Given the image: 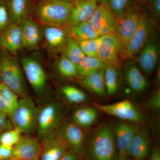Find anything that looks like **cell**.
Returning a JSON list of instances; mask_svg holds the SVG:
<instances>
[{"mask_svg": "<svg viewBox=\"0 0 160 160\" xmlns=\"http://www.w3.org/2000/svg\"><path fill=\"white\" fill-rule=\"evenodd\" d=\"M88 151L93 160H115L117 149L112 128L108 123L103 124L92 135Z\"/></svg>", "mask_w": 160, "mask_h": 160, "instance_id": "1", "label": "cell"}, {"mask_svg": "<svg viewBox=\"0 0 160 160\" xmlns=\"http://www.w3.org/2000/svg\"><path fill=\"white\" fill-rule=\"evenodd\" d=\"M1 82L21 98L29 96L22 69L17 60L4 51L0 52Z\"/></svg>", "mask_w": 160, "mask_h": 160, "instance_id": "2", "label": "cell"}, {"mask_svg": "<svg viewBox=\"0 0 160 160\" xmlns=\"http://www.w3.org/2000/svg\"><path fill=\"white\" fill-rule=\"evenodd\" d=\"M38 109L30 96L20 99L18 105L10 119L12 126L23 135L36 132Z\"/></svg>", "mask_w": 160, "mask_h": 160, "instance_id": "3", "label": "cell"}, {"mask_svg": "<svg viewBox=\"0 0 160 160\" xmlns=\"http://www.w3.org/2000/svg\"><path fill=\"white\" fill-rule=\"evenodd\" d=\"M73 4L64 1H43L36 9V15L48 25L62 26L67 25Z\"/></svg>", "mask_w": 160, "mask_h": 160, "instance_id": "4", "label": "cell"}, {"mask_svg": "<svg viewBox=\"0 0 160 160\" xmlns=\"http://www.w3.org/2000/svg\"><path fill=\"white\" fill-rule=\"evenodd\" d=\"M64 109L56 102L47 103L38 109L37 138L40 141L53 132L63 121Z\"/></svg>", "mask_w": 160, "mask_h": 160, "instance_id": "5", "label": "cell"}, {"mask_svg": "<svg viewBox=\"0 0 160 160\" xmlns=\"http://www.w3.org/2000/svg\"><path fill=\"white\" fill-rule=\"evenodd\" d=\"M153 29L151 20L143 12L134 33L126 47L120 52V58L126 61L133 59L150 39Z\"/></svg>", "mask_w": 160, "mask_h": 160, "instance_id": "6", "label": "cell"}, {"mask_svg": "<svg viewBox=\"0 0 160 160\" xmlns=\"http://www.w3.org/2000/svg\"><path fill=\"white\" fill-rule=\"evenodd\" d=\"M54 132L68 150L74 152L82 157L86 141L84 129L72 121L63 120Z\"/></svg>", "mask_w": 160, "mask_h": 160, "instance_id": "7", "label": "cell"}, {"mask_svg": "<svg viewBox=\"0 0 160 160\" xmlns=\"http://www.w3.org/2000/svg\"><path fill=\"white\" fill-rule=\"evenodd\" d=\"M142 13L137 5H129L119 17L117 18L116 34L121 44L120 52L126 47L134 33Z\"/></svg>", "mask_w": 160, "mask_h": 160, "instance_id": "8", "label": "cell"}, {"mask_svg": "<svg viewBox=\"0 0 160 160\" xmlns=\"http://www.w3.org/2000/svg\"><path fill=\"white\" fill-rule=\"evenodd\" d=\"M23 72L30 86L38 96H42L47 88L46 72L39 61L32 57H24L21 61Z\"/></svg>", "mask_w": 160, "mask_h": 160, "instance_id": "9", "label": "cell"}, {"mask_svg": "<svg viewBox=\"0 0 160 160\" xmlns=\"http://www.w3.org/2000/svg\"><path fill=\"white\" fill-rule=\"evenodd\" d=\"M97 57L106 66H121L120 52L121 44L116 33L106 35L97 38Z\"/></svg>", "mask_w": 160, "mask_h": 160, "instance_id": "10", "label": "cell"}, {"mask_svg": "<svg viewBox=\"0 0 160 160\" xmlns=\"http://www.w3.org/2000/svg\"><path fill=\"white\" fill-rule=\"evenodd\" d=\"M98 110L120 119L138 123L144 121V117L130 101L123 100L111 104L103 105L94 103Z\"/></svg>", "mask_w": 160, "mask_h": 160, "instance_id": "11", "label": "cell"}, {"mask_svg": "<svg viewBox=\"0 0 160 160\" xmlns=\"http://www.w3.org/2000/svg\"><path fill=\"white\" fill-rule=\"evenodd\" d=\"M137 123L121 122L115 124L112 129L118 155L127 156L132 140L141 127Z\"/></svg>", "mask_w": 160, "mask_h": 160, "instance_id": "12", "label": "cell"}, {"mask_svg": "<svg viewBox=\"0 0 160 160\" xmlns=\"http://www.w3.org/2000/svg\"><path fill=\"white\" fill-rule=\"evenodd\" d=\"M42 151L41 141L37 137L23 135L13 147L12 158L18 160H38Z\"/></svg>", "mask_w": 160, "mask_h": 160, "instance_id": "13", "label": "cell"}, {"mask_svg": "<svg viewBox=\"0 0 160 160\" xmlns=\"http://www.w3.org/2000/svg\"><path fill=\"white\" fill-rule=\"evenodd\" d=\"M150 134L146 127H140L127 150V156L133 160H146L150 152Z\"/></svg>", "mask_w": 160, "mask_h": 160, "instance_id": "14", "label": "cell"}, {"mask_svg": "<svg viewBox=\"0 0 160 160\" xmlns=\"http://www.w3.org/2000/svg\"><path fill=\"white\" fill-rule=\"evenodd\" d=\"M155 39L154 37H150L138 57V64L140 69L147 74L154 71L158 62L159 49Z\"/></svg>", "mask_w": 160, "mask_h": 160, "instance_id": "15", "label": "cell"}, {"mask_svg": "<svg viewBox=\"0 0 160 160\" xmlns=\"http://www.w3.org/2000/svg\"><path fill=\"white\" fill-rule=\"evenodd\" d=\"M42 29L43 37L49 49L53 51L63 50L70 37L68 29L47 25Z\"/></svg>", "mask_w": 160, "mask_h": 160, "instance_id": "16", "label": "cell"}, {"mask_svg": "<svg viewBox=\"0 0 160 160\" xmlns=\"http://www.w3.org/2000/svg\"><path fill=\"white\" fill-rule=\"evenodd\" d=\"M42 151L38 160H59L68 150L54 131L41 141Z\"/></svg>", "mask_w": 160, "mask_h": 160, "instance_id": "17", "label": "cell"}, {"mask_svg": "<svg viewBox=\"0 0 160 160\" xmlns=\"http://www.w3.org/2000/svg\"><path fill=\"white\" fill-rule=\"evenodd\" d=\"M0 47L14 54L22 48L21 24H11L0 33Z\"/></svg>", "mask_w": 160, "mask_h": 160, "instance_id": "18", "label": "cell"}, {"mask_svg": "<svg viewBox=\"0 0 160 160\" xmlns=\"http://www.w3.org/2000/svg\"><path fill=\"white\" fill-rule=\"evenodd\" d=\"M21 26L22 48L29 50L37 49L43 37L38 24L28 17L21 23Z\"/></svg>", "mask_w": 160, "mask_h": 160, "instance_id": "19", "label": "cell"}, {"mask_svg": "<svg viewBox=\"0 0 160 160\" xmlns=\"http://www.w3.org/2000/svg\"><path fill=\"white\" fill-rule=\"evenodd\" d=\"M98 0L74 1L67 23L68 27L87 22L98 6Z\"/></svg>", "mask_w": 160, "mask_h": 160, "instance_id": "20", "label": "cell"}, {"mask_svg": "<svg viewBox=\"0 0 160 160\" xmlns=\"http://www.w3.org/2000/svg\"><path fill=\"white\" fill-rule=\"evenodd\" d=\"M124 72L126 82L132 91L137 93L146 91L149 86L148 81L134 62L127 61L124 65Z\"/></svg>", "mask_w": 160, "mask_h": 160, "instance_id": "21", "label": "cell"}, {"mask_svg": "<svg viewBox=\"0 0 160 160\" xmlns=\"http://www.w3.org/2000/svg\"><path fill=\"white\" fill-rule=\"evenodd\" d=\"M87 22L98 34L102 29L106 27L117 28L116 17L106 6L102 4L98 5Z\"/></svg>", "mask_w": 160, "mask_h": 160, "instance_id": "22", "label": "cell"}, {"mask_svg": "<svg viewBox=\"0 0 160 160\" xmlns=\"http://www.w3.org/2000/svg\"><path fill=\"white\" fill-rule=\"evenodd\" d=\"M98 110L94 106H78L72 111V121L83 129L89 128L97 122L99 118Z\"/></svg>", "mask_w": 160, "mask_h": 160, "instance_id": "23", "label": "cell"}, {"mask_svg": "<svg viewBox=\"0 0 160 160\" xmlns=\"http://www.w3.org/2000/svg\"><path fill=\"white\" fill-rule=\"evenodd\" d=\"M80 78L81 84L89 91L99 96H104L106 94L104 69L94 72Z\"/></svg>", "mask_w": 160, "mask_h": 160, "instance_id": "24", "label": "cell"}, {"mask_svg": "<svg viewBox=\"0 0 160 160\" xmlns=\"http://www.w3.org/2000/svg\"><path fill=\"white\" fill-rule=\"evenodd\" d=\"M9 8L11 24H21L31 10V0H5Z\"/></svg>", "mask_w": 160, "mask_h": 160, "instance_id": "25", "label": "cell"}, {"mask_svg": "<svg viewBox=\"0 0 160 160\" xmlns=\"http://www.w3.org/2000/svg\"><path fill=\"white\" fill-rule=\"evenodd\" d=\"M106 65L98 57L86 55L77 66L79 78L105 69Z\"/></svg>", "mask_w": 160, "mask_h": 160, "instance_id": "26", "label": "cell"}, {"mask_svg": "<svg viewBox=\"0 0 160 160\" xmlns=\"http://www.w3.org/2000/svg\"><path fill=\"white\" fill-rule=\"evenodd\" d=\"M0 92L2 97L6 114L10 120L18 105L19 96L2 82H0Z\"/></svg>", "mask_w": 160, "mask_h": 160, "instance_id": "27", "label": "cell"}, {"mask_svg": "<svg viewBox=\"0 0 160 160\" xmlns=\"http://www.w3.org/2000/svg\"><path fill=\"white\" fill-rule=\"evenodd\" d=\"M70 36L74 40H90L99 37L98 34L88 22L68 27Z\"/></svg>", "mask_w": 160, "mask_h": 160, "instance_id": "28", "label": "cell"}, {"mask_svg": "<svg viewBox=\"0 0 160 160\" xmlns=\"http://www.w3.org/2000/svg\"><path fill=\"white\" fill-rule=\"evenodd\" d=\"M62 96L67 102L75 105H81L89 102L88 96L81 89L70 85H65L60 89Z\"/></svg>", "mask_w": 160, "mask_h": 160, "instance_id": "29", "label": "cell"}, {"mask_svg": "<svg viewBox=\"0 0 160 160\" xmlns=\"http://www.w3.org/2000/svg\"><path fill=\"white\" fill-rule=\"evenodd\" d=\"M118 69L114 66H106L104 69V79L106 92L109 95L117 93L118 89Z\"/></svg>", "mask_w": 160, "mask_h": 160, "instance_id": "30", "label": "cell"}, {"mask_svg": "<svg viewBox=\"0 0 160 160\" xmlns=\"http://www.w3.org/2000/svg\"><path fill=\"white\" fill-rule=\"evenodd\" d=\"M63 51L64 52V56L77 66L86 56L76 41L70 36L68 39Z\"/></svg>", "mask_w": 160, "mask_h": 160, "instance_id": "31", "label": "cell"}, {"mask_svg": "<svg viewBox=\"0 0 160 160\" xmlns=\"http://www.w3.org/2000/svg\"><path fill=\"white\" fill-rule=\"evenodd\" d=\"M58 72L63 77L73 78L79 77L77 66L63 55L57 64Z\"/></svg>", "mask_w": 160, "mask_h": 160, "instance_id": "32", "label": "cell"}, {"mask_svg": "<svg viewBox=\"0 0 160 160\" xmlns=\"http://www.w3.org/2000/svg\"><path fill=\"white\" fill-rule=\"evenodd\" d=\"M23 134L17 128H12L2 132L0 134V143L5 146L13 147L22 137Z\"/></svg>", "mask_w": 160, "mask_h": 160, "instance_id": "33", "label": "cell"}, {"mask_svg": "<svg viewBox=\"0 0 160 160\" xmlns=\"http://www.w3.org/2000/svg\"><path fill=\"white\" fill-rule=\"evenodd\" d=\"M101 4L105 5L115 15L119 17L129 6L130 0H100Z\"/></svg>", "mask_w": 160, "mask_h": 160, "instance_id": "34", "label": "cell"}, {"mask_svg": "<svg viewBox=\"0 0 160 160\" xmlns=\"http://www.w3.org/2000/svg\"><path fill=\"white\" fill-rule=\"evenodd\" d=\"M84 54L90 56L97 57V38L90 40H75Z\"/></svg>", "mask_w": 160, "mask_h": 160, "instance_id": "35", "label": "cell"}, {"mask_svg": "<svg viewBox=\"0 0 160 160\" xmlns=\"http://www.w3.org/2000/svg\"><path fill=\"white\" fill-rule=\"evenodd\" d=\"M11 24L9 8L5 0H0V33Z\"/></svg>", "mask_w": 160, "mask_h": 160, "instance_id": "36", "label": "cell"}, {"mask_svg": "<svg viewBox=\"0 0 160 160\" xmlns=\"http://www.w3.org/2000/svg\"><path fill=\"white\" fill-rule=\"evenodd\" d=\"M147 106L152 110H158L160 107V92L158 89L152 95L147 103Z\"/></svg>", "mask_w": 160, "mask_h": 160, "instance_id": "37", "label": "cell"}, {"mask_svg": "<svg viewBox=\"0 0 160 160\" xmlns=\"http://www.w3.org/2000/svg\"><path fill=\"white\" fill-rule=\"evenodd\" d=\"M13 147L0 143V160H9L12 158Z\"/></svg>", "mask_w": 160, "mask_h": 160, "instance_id": "38", "label": "cell"}, {"mask_svg": "<svg viewBox=\"0 0 160 160\" xmlns=\"http://www.w3.org/2000/svg\"><path fill=\"white\" fill-rule=\"evenodd\" d=\"M13 128L9 118L0 113V132Z\"/></svg>", "mask_w": 160, "mask_h": 160, "instance_id": "39", "label": "cell"}, {"mask_svg": "<svg viewBox=\"0 0 160 160\" xmlns=\"http://www.w3.org/2000/svg\"><path fill=\"white\" fill-rule=\"evenodd\" d=\"M59 160H82V157L74 152L68 150Z\"/></svg>", "mask_w": 160, "mask_h": 160, "instance_id": "40", "label": "cell"}, {"mask_svg": "<svg viewBox=\"0 0 160 160\" xmlns=\"http://www.w3.org/2000/svg\"><path fill=\"white\" fill-rule=\"evenodd\" d=\"M152 12L158 17L160 16V0H150Z\"/></svg>", "mask_w": 160, "mask_h": 160, "instance_id": "41", "label": "cell"}, {"mask_svg": "<svg viewBox=\"0 0 160 160\" xmlns=\"http://www.w3.org/2000/svg\"><path fill=\"white\" fill-rule=\"evenodd\" d=\"M149 160H160V150L158 147H153L152 149Z\"/></svg>", "mask_w": 160, "mask_h": 160, "instance_id": "42", "label": "cell"}, {"mask_svg": "<svg viewBox=\"0 0 160 160\" xmlns=\"http://www.w3.org/2000/svg\"><path fill=\"white\" fill-rule=\"evenodd\" d=\"M0 113L5 116H7L6 109H5V105L3 102L2 97L0 92Z\"/></svg>", "mask_w": 160, "mask_h": 160, "instance_id": "43", "label": "cell"}, {"mask_svg": "<svg viewBox=\"0 0 160 160\" xmlns=\"http://www.w3.org/2000/svg\"><path fill=\"white\" fill-rule=\"evenodd\" d=\"M116 160H133L127 156H119L117 158Z\"/></svg>", "mask_w": 160, "mask_h": 160, "instance_id": "44", "label": "cell"}, {"mask_svg": "<svg viewBox=\"0 0 160 160\" xmlns=\"http://www.w3.org/2000/svg\"><path fill=\"white\" fill-rule=\"evenodd\" d=\"M44 1H64V2H74L75 0H44Z\"/></svg>", "mask_w": 160, "mask_h": 160, "instance_id": "45", "label": "cell"}, {"mask_svg": "<svg viewBox=\"0 0 160 160\" xmlns=\"http://www.w3.org/2000/svg\"><path fill=\"white\" fill-rule=\"evenodd\" d=\"M135 1L138 3H144L149 1V0H135Z\"/></svg>", "mask_w": 160, "mask_h": 160, "instance_id": "46", "label": "cell"}, {"mask_svg": "<svg viewBox=\"0 0 160 160\" xmlns=\"http://www.w3.org/2000/svg\"><path fill=\"white\" fill-rule=\"evenodd\" d=\"M9 160H18L17 159H16L13 158H12L10 159Z\"/></svg>", "mask_w": 160, "mask_h": 160, "instance_id": "47", "label": "cell"}, {"mask_svg": "<svg viewBox=\"0 0 160 160\" xmlns=\"http://www.w3.org/2000/svg\"><path fill=\"white\" fill-rule=\"evenodd\" d=\"M0 69H1V59H0Z\"/></svg>", "mask_w": 160, "mask_h": 160, "instance_id": "48", "label": "cell"}, {"mask_svg": "<svg viewBox=\"0 0 160 160\" xmlns=\"http://www.w3.org/2000/svg\"><path fill=\"white\" fill-rule=\"evenodd\" d=\"M1 82V78H0V82Z\"/></svg>", "mask_w": 160, "mask_h": 160, "instance_id": "49", "label": "cell"}, {"mask_svg": "<svg viewBox=\"0 0 160 160\" xmlns=\"http://www.w3.org/2000/svg\"><path fill=\"white\" fill-rule=\"evenodd\" d=\"M75 1H76V0H75Z\"/></svg>", "mask_w": 160, "mask_h": 160, "instance_id": "50", "label": "cell"}]
</instances>
